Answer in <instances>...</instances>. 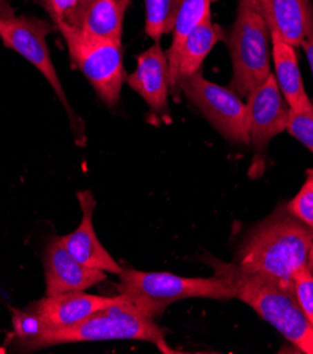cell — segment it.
I'll use <instances>...</instances> for the list:
<instances>
[{
    "label": "cell",
    "instance_id": "1",
    "mask_svg": "<svg viewBox=\"0 0 313 354\" xmlns=\"http://www.w3.org/2000/svg\"><path fill=\"white\" fill-rule=\"evenodd\" d=\"M312 245L313 229L291 215L285 205L247 234L234 264L247 274L292 279L307 266Z\"/></svg>",
    "mask_w": 313,
    "mask_h": 354
},
{
    "label": "cell",
    "instance_id": "2",
    "mask_svg": "<svg viewBox=\"0 0 313 354\" xmlns=\"http://www.w3.org/2000/svg\"><path fill=\"white\" fill-rule=\"evenodd\" d=\"M215 272L230 279L236 298L252 306L299 351L313 354V328L302 312L292 279L247 274L218 260L209 261Z\"/></svg>",
    "mask_w": 313,
    "mask_h": 354
},
{
    "label": "cell",
    "instance_id": "3",
    "mask_svg": "<svg viewBox=\"0 0 313 354\" xmlns=\"http://www.w3.org/2000/svg\"><path fill=\"white\" fill-rule=\"evenodd\" d=\"M104 340H142L155 344L162 351L168 350L165 333L153 317L144 315L124 298L92 313L75 325L44 330L16 343V346L24 351H34L66 343Z\"/></svg>",
    "mask_w": 313,
    "mask_h": 354
},
{
    "label": "cell",
    "instance_id": "4",
    "mask_svg": "<svg viewBox=\"0 0 313 354\" xmlns=\"http://www.w3.org/2000/svg\"><path fill=\"white\" fill-rule=\"evenodd\" d=\"M117 295L144 315L160 317L173 302L189 298L227 301L236 298L230 279L219 272L209 278H187L171 272L124 270L119 274Z\"/></svg>",
    "mask_w": 313,
    "mask_h": 354
},
{
    "label": "cell",
    "instance_id": "5",
    "mask_svg": "<svg viewBox=\"0 0 313 354\" xmlns=\"http://www.w3.org/2000/svg\"><path fill=\"white\" fill-rule=\"evenodd\" d=\"M223 41L231 57L230 89L247 96L271 75V35L258 0H237L236 20Z\"/></svg>",
    "mask_w": 313,
    "mask_h": 354
},
{
    "label": "cell",
    "instance_id": "6",
    "mask_svg": "<svg viewBox=\"0 0 313 354\" xmlns=\"http://www.w3.org/2000/svg\"><path fill=\"white\" fill-rule=\"evenodd\" d=\"M74 65L93 86L97 97L113 108L126 82L122 41L93 39L81 30L59 28Z\"/></svg>",
    "mask_w": 313,
    "mask_h": 354
},
{
    "label": "cell",
    "instance_id": "7",
    "mask_svg": "<svg viewBox=\"0 0 313 354\" xmlns=\"http://www.w3.org/2000/svg\"><path fill=\"white\" fill-rule=\"evenodd\" d=\"M55 28V26L37 17L15 16L12 19H0V39L8 48L19 53L30 64L36 66L40 71V74L48 81L68 113L69 122H71L74 134L77 137V143L84 145V123L69 104L47 46L48 34H51Z\"/></svg>",
    "mask_w": 313,
    "mask_h": 354
},
{
    "label": "cell",
    "instance_id": "8",
    "mask_svg": "<svg viewBox=\"0 0 313 354\" xmlns=\"http://www.w3.org/2000/svg\"><path fill=\"white\" fill-rule=\"evenodd\" d=\"M178 91L184 92L226 140L236 145H250L247 104L234 91L206 80L202 71L181 81Z\"/></svg>",
    "mask_w": 313,
    "mask_h": 354
},
{
    "label": "cell",
    "instance_id": "9",
    "mask_svg": "<svg viewBox=\"0 0 313 354\" xmlns=\"http://www.w3.org/2000/svg\"><path fill=\"white\" fill-rule=\"evenodd\" d=\"M246 104L250 145H253L256 156H260L274 137L287 130L291 108L272 74L247 95Z\"/></svg>",
    "mask_w": 313,
    "mask_h": 354
},
{
    "label": "cell",
    "instance_id": "10",
    "mask_svg": "<svg viewBox=\"0 0 313 354\" xmlns=\"http://www.w3.org/2000/svg\"><path fill=\"white\" fill-rule=\"evenodd\" d=\"M46 295L85 291L106 279V272L79 263L66 250L61 237H53L44 252Z\"/></svg>",
    "mask_w": 313,
    "mask_h": 354
},
{
    "label": "cell",
    "instance_id": "11",
    "mask_svg": "<svg viewBox=\"0 0 313 354\" xmlns=\"http://www.w3.org/2000/svg\"><path fill=\"white\" fill-rule=\"evenodd\" d=\"M120 299V295L100 297L86 294L84 291H75L53 297L46 295L44 298L30 304L26 310L37 317L41 332H44L75 325L86 319L92 313L113 305Z\"/></svg>",
    "mask_w": 313,
    "mask_h": 354
},
{
    "label": "cell",
    "instance_id": "12",
    "mask_svg": "<svg viewBox=\"0 0 313 354\" xmlns=\"http://www.w3.org/2000/svg\"><path fill=\"white\" fill-rule=\"evenodd\" d=\"M126 82L144 99L155 115L169 118L171 73L167 53L160 43L137 57V68L127 77Z\"/></svg>",
    "mask_w": 313,
    "mask_h": 354
},
{
    "label": "cell",
    "instance_id": "13",
    "mask_svg": "<svg viewBox=\"0 0 313 354\" xmlns=\"http://www.w3.org/2000/svg\"><path fill=\"white\" fill-rule=\"evenodd\" d=\"M82 210V219L77 230L61 237L66 250L79 263L104 272L119 275L123 267L109 254L99 241L93 229V210L96 206L91 191H81L77 194Z\"/></svg>",
    "mask_w": 313,
    "mask_h": 354
},
{
    "label": "cell",
    "instance_id": "14",
    "mask_svg": "<svg viewBox=\"0 0 313 354\" xmlns=\"http://www.w3.org/2000/svg\"><path fill=\"white\" fill-rule=\"evenodd\" d=\"M269 31L292 47H301L313 34L310 0H258Z\"/></svg>",
    "mask_w": 313,
    "mask_h": 354
},
{
    "label": "cell",
    "instance_id": "15",
    "mask_svg": "<svg viewBox=\"0 0 313 354\" xmlns=\"http://www.w3.org/2000/svg\"><path fill=\"white\" fill-rule=\"evenodd\" d=\"M271 55L275 68V81L292 111H313L312 100L306 93L295 47L281 39V35L269 31Z\"/></svg>",
    "mask_w": 313,
    "mask_h": 354
},
{
    "label": "cell",
    "instance_id": "16",
    "mask_svg": "<svg viewBox=\"0 0 313 354\" xmlns=\"http://www.w3.org/2000/svg\"><path fill=\"white\" fill-rule=\"evenodd\" d=\"M223 30L214 23L212 16L205 19L196 26L185 39L176 68L171 75V91L178 92V84L196 73H199L205 58L214 50V47L223 40Z\"/></svg>",
    "mask_w": 313,
    "mask_h": 354
},
{
    "label": "cell",
    "instance_id": "17",
    "mask_svg": "<svg viewBox=\"0 0 313 354\" xmlns=\"http://www.w3.org/2000/svg\"><path fill=\"white\" fill-rule=\"evenodd\" d=\"M124 13L120 0H93L81 31L93 39L122 41Z\"/></svg>",
    "mask_w": 313,
    "mask_h": 354
},
{
    "label": "cell",
    "instance_id": "18",
    "mask_svg": "<svg viewBox=\"0 0 313 354\" xmlns=\"http://www.w3.org/2000/svg\"><path fill=\"white\" fill-rule=\"evenodd\" d=\"M211 3L212 0H182L181 2L177 13L176 24H173V28L171 31L172 32L171 47L167 51L171 75H172L173 68H176L180 50L185 39L189 35V32L196 26H199L205 19L212 16Z\"/></svg>",
    "mask_w": 313,
    "mask_h": 354
},
{
    "label": "cell",
    "instance_id": "19",
    "mask_svg": "<svg viewBox=\"0 0 313 354\" xmlns=\"http://www.w3.org/2000/svg\"><path fill=\"white\" fill-rule=\"evenodd\" d=\"M182 0H146V26L149 37L160 43L162 35L172 31Z\"/></svg>",
    "mask_w": 313,
    "mask_h": 354
},
{
    "label": "cell",
    "instance_id": "20",
    "mask_svg": "<svg viewBox=\"0 0 313 354\" xmlns=\"http://www.w3.org/2000/svg\"><path fill=\"white\" fill-rule=\"evenodd\" d=\"M50 15L53 24L59 28L81 30L84 17L93 0H37Z\"/></svg>",
    "mask_w": 313,
    "mask_h": 354
},
{
    "label": "cell",
    "instance_id": "21",
    "mask_svg": "<svg viewBox=\"0 0 313 354\" xmlns=\"http://www.w3.org/2000/svg\"><path fill=\"white\" fill-rule=\"evenodd\" d=\"M287 209L291 215L313 229V168L307 169L303 185L287 203Z\"/></svg>",
    "mask_w": 313,
    "mask_h": 354
},
{
    "label": "cell",
    "instance_id": "22",
    "mask_svg": "<svg viewBox=\"0 0 313 354\" xmlns=\"http://www.w3.org/2000/svg\"><path fill=\"white\" fill-rule=\"evenodd\" d=\"M287 131L313 154V111L290 109Z\"/></svg>",
    "mask_w": 313,
    "mask_h": 354
},
{
    "label": "cell",
    "instance_id": "23",
    "mask_svg": "<svg viewBox=\"0 0 313 354\" xmlns=\"http://www.w3.org/2000/svg\"><path fill=\"white\" fill-rule=\"evenodd\" d=\"M299 306L313 328V274L309 266L302 267L292 277Z\"/></svg>",
    "mask_w": 313,
    "mask_h": 354
},
{
    "label": "cell",
    "instance_id": "24",
    "mask_svg": "<svg viewBox=\"0 0 313 354\" xmlns=\"http://www.w3.org/2000/svg\"><path fill=\"white\" fill-rule=\"evenodd\" d=\"M306 54V58H307V62H309V66H310V73H312V78H313V34L310 35V37L301 46ZM312 106H313V99H312Z\"/></svg>",
    "mask_w": 313,
    "mask_h": 354
},
{
    "label": "cell",
    "instance_id": "25",
    "mask_svg": "<svg viewBox=\"0 0 313 354\" xmlns=\"http://www.w3.org/2000/svg\"><path fill=\"white\" fill-rule=\"evenodd\" d=\"M15 9L9 3V0H0V19H12L15 17Z\"/></svg>",
    "mask_w": 313,
    "mask_h": 354
},
{
    "label": "cell",
    "instance_id": "26",
    "mask_svg": "<svg viewBox=\"0 0 313 354\" xmlns=\"http://www.w3.org/2000/svg\"><path fill=\"white\" fill-rule=\"evenodd\" d=\"M312 274H313V245H312V250H310V254H309V263H307Z\"/></svg>",
    "mask_w": 313,
    "mask_h": 354
},
{
    "label": "cell",
    "instance_id": "27",
    "mask_svg": "<svg viewBox=\"0 0 313 354\" xmlns=\"http://www.w3.org/2000/svg\"><path fill=\"white\" fill-rule=\"evenodd\" d=\"M120 5H122V8H123V10L126 12L127 8L131 5V0H120Z\"/></svg>",
    "mask_w": 313,
    "mask_h": 354
}]
</instances>
